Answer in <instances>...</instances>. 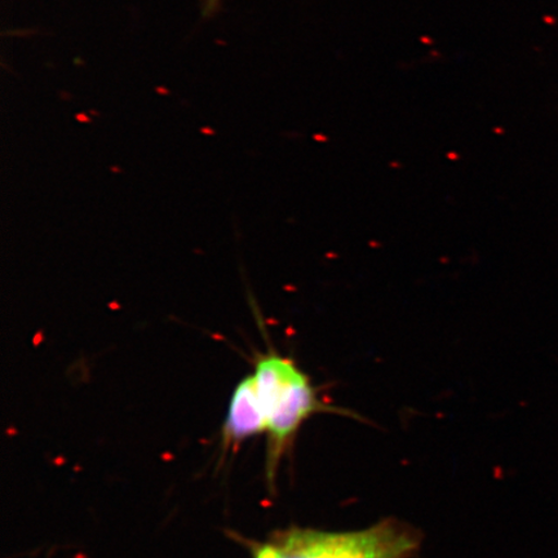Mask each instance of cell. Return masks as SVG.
<instances>
[{
    "instance_id": "1",
    "label": "cell",
    "mask_w": 558,
    "mask_h": 558,
    "mask_svg": "<svg viewBox=\"0 0 558 558\" xmlns=\"http://www.w3.org/2000/svg\"><path fill=\"white\" fill-rule=\"evenodd\" d=\"M253 375L267 416L270 457L275 460L306 418L340 411L319 400L310 376L290 357L274 351L257 354Z\"/></svg>"
},
{
    "instance_id": "2",
    "label": "cell",
    "mask_w": 558,
    "mask_h": 558,
    "mask_svg": "<svg viewBox=\"0 0 558 558\" xmlns=\"http://www.w3.org/2000/svg\"><path fill=\"white\" fill-rule=\"evenodd\" d=\"M276 558H410L421 546L414 529L387 520L360 532L290 529L270 543Z\"/></svg>"
},
{
    "instance_id": "3",
    "label": "cell",
    "mask_w": 558,
    "mask_h": 558,
    "mask_svg": "<svg viewBox=\"0 0 558 558\" xmlns=\"http://www.w3.org/2000/svg\"><path fill=\"white\" fill-rule=\"evenodd\" d=\"M259 393H257L254 375L246 376L236 386L225 425V445H236L251 436L267 430Z\"/></svg>"
},
{
    "instance_id": "4",
    "label": "cell",
    "mask_w": 558,
    "mask_h": 558,
    "mask_svg": "<svg viewBox=\"0 0 558 558\" xmlns=\"http://www.w3.org/2000/svg\"><path fill=\"white\" fill-rule=\"evenodd\" d=\"M221 0H204L205 16H211L219 10Z\"/></svg>"
},
{
    "instance_id": "5",
    "label": "cell",
    "mask_w": 558,
    "mask_h": 558,
    "mask_svg": "<svg viewBox=\"0 0 558 558\" xmlns=\"http://www.w3.org/2000/svg\"><path fill=\"white\" fill-rule=\"evenodd\" d=\"M256 558H276V554L269 544V546L257 549Z\"/></svg>"
}]
</instances>
